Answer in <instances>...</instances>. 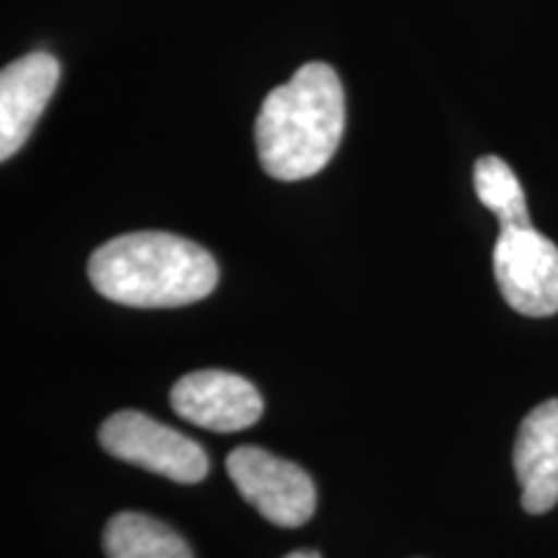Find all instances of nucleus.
Segmentation results:
<instances>
[{"instance_id": "nucleus-11", "label": "nucleus", "mask_w": 558, "mask_h": 558, "mask_svg": "<svg viewBox=\"0 0 558 558\" xmlns=\"http://www.w3.org/2000/svg\"><path fill=\"white\" fill-rule=\"evenodd\" d=\"M284 558H320L316 550H292V554H288Z\"/></svg>"}, {"instance_id": "nucleus-2", "label": "nucleus", "mask_w": 558, "mask_h": 558, "mask_svg": "<svg viewBox=\"0 0 558 558\" xmlns=\"http://www.w3.org/2000/svg\"><path fill=\"white\" fill-rule=\"evenodd\" d=\"M88 279L99 295L130 308H179L218 288V264L199 243L143 230L90 254Z\"/></svg>"}, {"instance_id": "nucleus-9", "label": "nucleus", "mask_w": 558, "mask_h": 558, "mask_svg": "<svg viewBox=\"0 0 558 558\" xmlns=\"http://www.w3.org/2000/svg\"><path fill=\"white\" fill-rule=\"evenodd\" d=\"M104 550L107 558H194L177 530L140 512H120L107 522Z\"/></svg>"}, {"instance_id": "nucleus-5", "label": "nucleus", "mask_w": 558, "mask_h": 558, "mask_svg": "<svg viewBox=\"0 0 558 558\" xmlns=\"http://www.w3.org/2000/svg\"><path fill=\"white\" fill-rule=\"evenodd\" d=\"M494 277L507 303L522 316L543 318L558 311V246L533 226L499 230Z\"/></svg>"}, {"instance_id": "nucleus-7", "label": "nucleus", "mask_w": 558, "mask_h": 558, "mask_svg": "<svg viewBox=\"0 0 558 558\" xmlns=\"http://www.w3.org/2000/svg\"><path fill=\"white\" fill-rule=\"evenodd\" d=\"M58 81L60 62L50 52H29L3 68L0 73V158L9 160L26 143L41 111L50 104Z\"/></svg>"}, {"instance_id": "nucleus-3", "label": "nucleus", "mask_w": 558, "mask_h": 558, "mask_svg": "<svg viewBox=\"0 0 558 558\" xmlns=\"http://www.w3.org/2000/svg\"><path fill=\"white\" fill-rule=\"evenodd\" d=\"M99 442L117 460L140 465L177 484H197L209 471L202 445L140 411L111 414L101 424Z\"/></svg>"}, {"instance_id": "nucleus-4", "label": "nucleus", "mask_w": 558, "mask_h": 558, "mask_svg": "<svg viewBox=\"0 0 558 558\" xmlns=\"http://www.w3.org/2000/svg\"><path fill=\"white\" fill-rule=\"evenodd\" d=\"M226 469L241 497L271 525L300 527L316 512V484L290 460L243 445L230 452Z\"/></svg>"}, {"instance_id": "nucleus-8", "label": "nucleus", "mask_w": 558, "mask_h": 558, "mask_svg": "<svg viewBox=\"0 0 558 558\" xmlns=\"http://www.w3.org/2000/svg\"><path fill=\"white\" fill-rule=\"evenodd\" d=\"M512 460L522 509L530 514L550 512L558 505V399L541 403L522 418Z\"/></svg>"}, {"instance_id": "nucleus-6", "label": "nucleus", "mask_w": 558, "mask_h": 558, "mask_svg": "<svg viewBox=\"0 0 558 558\" xmlns=\"http://www.w3.org/2000/svg\"><path fill=\"white\" fill-rule=\"evenodd\" d=\"M171 409L184 422L209 432H241L262 418L259 390L226 369H199L171 388Z\"/></svg>"}, {"instance_id": "nucleus-1", "label": "nucleus", "mask_w": 558, "mask_h": 558, "mask_svg": "<svg viewBox=\"0 0 558 558\" xmlns=\"http://www.w3.org/2000/svg\"><path fill=\"white\" fill-rule=\"evenodd\" d=\"M344 88L337 70L308 62L264 99L256 117V153L279 181L316 177L344 135Z\"/></svg>"}, {"instance_id": "nucleus-10", "label": "nucleus", "mask_w": 558, "mask_h": 558, "mask_svg": "<svg viewBox=\"0 0 558 558\" xmlns=\"http://www.w3.org/2000/svg\"><path fill=\"white\" fill-rule=\"evenodd\" d=\"M473 186H476L481 205L497 215L501 228L530 226L525 192L505 160L497 156L478 158L473 169Z\"/></svg>"}]
</instances>
